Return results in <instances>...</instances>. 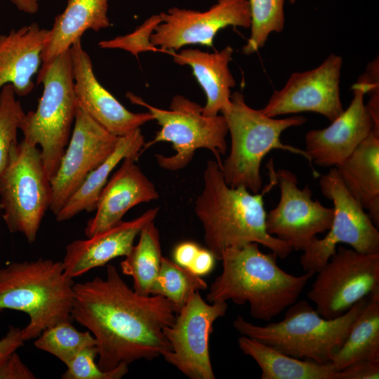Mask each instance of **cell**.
Returning a JSON list of instances; mask_svg holds the SVG:
<instances>
[{
  "label": "cell",
  "mask_w": 379,
  "mask_h": 379,
  "mask_svg": "<svg viewBox=\"0 0 379 379\" xmlns=\"http://www.w3.org/2000/svg\"><path fill=\"white\" fill-rule=\"evenodd\" d=\"M159 14L162 21L151 42L171 54L187 45L213 47L216 34L226 27H251L248 0H218L206 11L173 7Z\"/></svg>",
  "instance_id": "14"
},
{
  "label": "cell",
  "mask_w": 379,
  "mask_h": 379,
  "mask_svg": "<svg viewBox=\"0 0 379 379\" xmlns=\"http://www.w3.org/2000/svg\"><path fill=\"white\" fill-rule=\"evenodd\" d=\"M344 185L374 225L379 226V133L371 131L353 152L335 167Z\"/></svg>",
  "instance_id": "24"
},
{
  "label": "cell",
  "mask_w": 379,
  "mask_h": 379,
  "mask_svg": "<svg viewBox=\"0 0 379 379\" xmlns=\"http://www.w3.org/2000/svg\"><path fill=\"white\" fill-rule=\"evenodd\" d=\"M206 288L207 284L199 276L169 258L162 257L152 295H161L169 300L178 314L193 291Z\"/></svg>",
  "instance_id": "29"
},
{
  "label": "cell",
  "mask_w": 379,
  "mask_h": 379,
  "mask_svg": "<svg viewBox=\"0 0 379 379\" xmlns=\"http://www.w3.org/2000/svg\"><path fill=\"white\" fill-rule=\"evenodd\" d=\"M238 345L256 361L262 379H333L337 371L331 361L319 364L298 359L245 335L238 339Z\"/></svg>",
  "instance_id": "26"
},
{
  "label": "cell",
  "mask_w": 379,
  "mask_h": 379,
  "mask_svg": "<svg viewBox=\"0 0 379 379\" xmlns=\"http://www.w3.org/2000/svg\"><path fill=\"white\" fill-rule=\"evenodd\" d=\"M230 107L222 112L225 117L231 136L229 155L222 161L220 170L227 185L243 186L252 193L262 187L260 165L264 157L273 149H282L299 154L309 161L305 150L286 145L281 135L286 129L305 124L302 116L274 119L260 109L249 107L242 93L231 95Z\"/></svg>",
  "instance_id": "6"
},
{
  "label": "cell",
  "mask_w": 379,
  "mask_h": 379,
  "mask_svg": "<svg viewBox=\"0 0 379 379\" xmlns=\"http://www.w3.org/2000/svg\"><path fill=\"white\" fill-rule=\"evenodd\" d=\"M360 360L379 361V293L369 296L331 363L338 371Z\"/></svg>",
  "instance_id": "27"
},
{
  "label": "cell",
  "mask_w": 379,
  "mask_h": 379,
  "mask_svg": "<svg viewBox=\"0 0 379 379\" xmlns=\"http://www.w3.org/2000/svg\"><path fill=\"white\" fill-rule=\"evenodd\" d=\"M277 260L274 253H262L255 242L226 248L220 257L222 272L211 284L207 300L248 302L252 317L270 321L298 300L314 274H288Z\"/></svg>",
  "instance_id": "3"
},
{
  "label": "cell",
  "mask_w": 379,
  "mask_h": 379,
  "mask_svg": "<svg viewBox=\"0 0 379 379\" xmlns=\"http://www.w3.org/2000/svg\"><path fill=\"white\" fill-rule=\"evenodd\" d=\"M48 35V29L36 23L0 35V90L11 84L18 96L31 93Z\"/></svg>",
  "instance_id": "21"
},
{
  "label": "cell",
  "mask_w": 379,
  "mask_h": 379,
  "mask_svg": "<svg viewBox=\"0 0 379 379\" xmlns=\"http://www.w3.org/2000/svg\"><path fill=\"white\" fill-rule=\"evenodd\" d=\"M366 297L343 315L327 319L307 300L289 306L284 319L264 326L253 324L238 316L234 328L289 356L315 361L331 362L345 342L356 318L366 305Z\"/></svg>",
  "instance_id": "5"
},
{
  "label": "cell",
  "mask_w": 379,
  "mask_h": 379,
  "mask_svg": "<svg viewBox=\"0 0 379 379\" xmlns=\"http://www.w3.org/2000/svg\"><path fill=\"white\" fill-rule=\"evenodd\" d=\"M51 201V184L40 148L22 139L0 177V211L9 231L34 242Z\"/></svg>",
  "instance_id": "9"
},
{
  "label": "cell",
  "mask_w": 379,
  "mask_h": 379,
  "mask_svg": "<svg viewBox=\"0 0 379 379\" xmlns=\"http://www.w3.org/2000/svg\"><path fill=\"white\" fill-rule=\"evenodd\" d=\"M280 199L266 215L268 234L288 244L293 250L303 251L319 233L328 231L333 218V208L326 207L312 199L307 185L300 189L291 171L273 170Z\"/></svg>",
  "instance_id": "13"
},
{
  "label": "cell",
  "mask_w": 379,
  "mask_h": 379,
  "mask_svg": "<svg viewBox=\"0 0 379 379\" xmlns=\"http://www.w3.org/2000/svg\"><path fill=\"white\" fill-rule=\"evenodd\" d=\"M0 177L7 167L11 152L18 145L20 129L25 112L11 84L0 90Z\"/></svg>",
  "instance_id": "32"
},
{
  "label": "cell",
  "mask_w": 379,
  "mask_h": 379,
  "mask_svg": "<svg viewBox=\"0 0 379 379\" xmlns=\"http://www.w3.org/2000/svg\"><path fill=\"white\" fill-rule=\"evenodd\" d=\"M77 106L111 134L121 137L154 121L149 112L127 109L103 87L94 74L91 58L81 39L69 48Z\"/></svg>",
  "instance_id": "17"
},
{
  "label": "cell",
  "mask_w": 379,
  "mask_h": 379,
  "mask_svg": "<svg viewBox=\"0 0 379 379\" xmlns=\"http://www.w3.org/2000/svg\"><path fill=\"white\" fill-rule=\"evenodd\" d=\"M349 107L331 125L312 130L305 135V152L310 164L336 167L343 162L369 135L373 121L364 104L365 91L359 79L352 87Z\"/></svg>",
  "instance_id": "18"
},
{
  "label": "cell",
  "mask_w": 379,
  "mask_h": 379,
  "mask_svg": "<svg viewBox=\"0 0 379 379\" xmlns=\"http://www.w3.org/2000/svg\"><path fill=\"white\" fill-rule=\"evenodd\" d=\"M215 259L208 249L200 248L188 269L199 277L207 274L213 270Z\"/></svg>",
  "instance_id": "39"
},
{
  "label": "cell",
  "mask_w": 379,
  "mask_h": 379,
  "mask_svg": "<svg viewBox=\"0 0 379 379\" xmlns=\"http://www.w3.org/2000/svg\"><path fill=\"white\" fill-rule=\"evenodd\" d=\"M74 285L62 261L39 258L11 262L0 269V310L27 314L22 338L36 339L46 328L72 319Z\"/></svg>",
  "instance_id": "4"
},
{
  "label": "cell",
  "mask_w": 379,
  "mask_h": 379,
  "mask_svg": "<svg viewBox=\"0 0 379 379\" xmlns=\"http://www.w3.org/2000/svg\"><path fill=\"white\" fill-rule=\"evenodd\" d=\"M20 11L28 14H34L39 8L38 0H8Z\"/></svg>",
  "instance_id": "40"
},
{
  "label": "cell",
  "mask_w": 379,
  "mask_h": 379,
  "mask_svg": "<svg viewBox=\"0 0 379 379\" xmlns=\"http://www.w3.org/2000/svg\"><path fill=\"white\" fill-rule=\"evenodd\" d=\"M379 378V361L360 360L336 371L333 379H374Z\"/></svg>",
  "instance_id": "35"
},
{
  "label": "cell",
  "mask_w": 379,
  "mask_h": 379,
  "mask_svg": "<svg viewBox=\"0 0 379 379\" xmlns=\"http://www.w3.org/2000/svg\"><path fill=\"white\" fill-rule=\"evenodd\" d=\"M108 0H67L65 11L55 18L41 53L38 74L88 29L98 32L109 26Z\"/></svg>",
  "instance_id": "23"
},
{
  "label": "cell",
  "mask_w": 379,
  "mask_h": 379,
  "mask_svg": "<svg viewBox=\"0 0 379 379\" xmlns=\"http://www.w3.org/2000/svg\"><path fill=\"white\" fill-rule=\"evenodd\" d=\"M270 183L262 193H252L243 186L227 185L216 161L208 160L204 171V187L194 204V213L202 224L204 241L215 258L220 260L227 248L255 242L281 259L292 247L266 230L263 197L276 184L272 166L267 167Z\"/></svg>",
  "instance_id": "2"
},
{
  "label": "cell",
  "mask_w": 379,
  "mask_h": 379,
  "mask_svg": "<svg viewBox=\"0 0 379 379\" xmlns=\"http://www.w3.org/2000/svg\"><path fill=\"white\" fill-rule=\"evenodd\" d=\"M322 194L333 203V218L327 234L314 237L302 251L300 265L305 272L317 273L343 243L364 253L379 252V232L368 214L348 192L335 167L321 175Z\"/></svg>",
  "instance_id": "10"
},
{
  "label": "cell",
  "mask_w": 379,
  "mask_h": 379,
  "mask_svg": "<svg viewBox=\"0 0 379 379\" xmlns=\"http://www.w3.org/2000/svg\"><path fill=\"white\" fill-rule=\"evenodd\" d=\"M98 357L96 345L89 346L79 352L67 365L62 379H119L125 375L128 368L121 364L107 371H102L95 362Z\"/></svg>",
  "instance_id": "33"
},
{
  "label": "cell",
  "mask_w": 379,
  "mask_h": 379,
  "mask_svg": "<svg viewBox=\"0 0 379 379\" xmlns=\"http://www.w3.org/2000/svg\"><path fill=\"white\" fill-rule=\"evenodd\" d=\"M128 97L133 103L146 107L161 127L154 138L145 143L141 154L157 142H168L175 154L155 155L158 165L163 169L177 171L185 168L195 152L201 148L211 152L221 167V155L227 152L226 136L229 133L222 114L205 116L202 106L180 95L172 98L169 109L154 107L131 93Z\"/></svg>",
  "instance_id": "8"
},
{
  "label": "cell",
  "mask_w": 379,
  "mask_h": 379,
  "mask_svg": "<svg viewBox=\"0 0 379 379\" xmlns=\"http://www.w3.org/2000/svg\"><path fill=\"white\" fill-rule=\"evenodd\" d=\"M317 273L307 298L322 317H338L360 300L379 293V252L340 246Z\"/></svg>",
  "instance_id": "11"
},
{
  "label": "cell",
  "mask_w": 379,
  "mask_h": 379,
  "mask_svg": "<svg viewBox=\"0 0 379 379\" xmlns=\"http://www.w3.org/2000/svg\"><path fill=\"white\" fill-rule=\"evenodd\" d=\"M159 210V207L150 208L135 219L121 220L86 239L67 244L62 261L65 274L74 279L114 258L126 256L136 237L145 225L154 221Z\"/></svg>",
  "instance_id": "19"
},
{
  "label": "cell",
  "mask_w": 379,
  "mask_h": 379,
  "mask_svg": "<svg viewBox=\"0 0 379 379\" xmlns=\"http://www.w3.org/2000/svg\"><path fill=\"white\" fill-rule=\"evenodd\" d=\"M34 344L67 365L83 349L96 345V340L89 331H79L67 320L44 330Z\"/></svg>",
  "instance_id": "30"
},
{
  "label": "cell",
  "mask_w": 379,
  "mask_h": 379,
  "mask_svg": "<svg viewBox=\"0 0 379 379\" xmlns=\"http://www.w3.org/2000/svg\"><path fill=\"white\" fill-rule=\"evenodd\" d=\"M342 65V58L332 53L317 67L293 73L260 111L270 117L312 112L333 121L344 110L339 90Z\"/></svg>",
  "instance_id": "16"
},
{
  "label": "cell",
  "mask_w": 379,
  "mask_h": 379,
  "mask_svg": "<svg viewBox=\"0 0 379 379\" xmlns=\"http://www.w3.org/2000/svg\"><path fill=\"white\" fill-rule=\"evenodd\" d=\"M140 128L119 137L114 151L86 177L84 182L55 215L58 222L67 221L82 211H95L100 194L115 167L125 158H138L145 145Z\"/></svg>",
  "instance_id": "25"
},
{
  "label": "cell",
  "mask_w": 379,
  "mask_h": 379,
  "mask_svg": "<svg viewBox=\"0 0 379 379\" xmlns=\"http://www.w3.org/2000/svg\"><path fill=\"white\" fill-rule=\"evenodd\" d=\"M74 291L72 318L95 338L102 371L171 352L163 331L173 324L176 312L167 298L137 293L110 264L105 279L74 284Z\"/></svg>",
  "instance_id": "1"
},
{
  "label": "cell",
  "mask_w": 379,
  "mask_h": 379,
  "mask_svg": "<svg viewBox=\"0 0 379 379\" xmlns=\"http://www.w3.org/2000/svg\"><path fill=\"white\" fill-rule=\"evenodd\" d=\"M251 13V36L242 48L250 55L262 48L269 35L281 32L284 26V0H248Z\"/></svg>",
  "instance_id": "31"
},
{
  "label": "cell",
  "mask_w": 379,
  "mask_h": 379,
  "mask_svg": "<svg viewBox=\"0 0 379 379\" xmlns=\"http://www.w3.org/2000/svg\"><path fill=\"white\" fill-rule=\"evenodd\" d=\"M74 124L58 168L51 180L50 211L55 215L115 149L119 138L111 134L77 106Z\"/></svg>",
  "instance_id": "15"
},
{
  "label": "cell",
  "mask_w": 379,
  "mask_h": 379,
  "mask_svg": "<svg viewBox=\"0 0 379 379\" xmlns=\"http://www.w3.org/2000/svg\"><path fill=\"white\" fill-rule=\"evenodd\" d=\"M225 301L208 304L193 291L173 324L164 329L172 350L162 357L191 379H214L208 349L213 324L227 312Z\"/></svg>",
  "instance_id": "12"
},
{
  "label": "cell",
  "mask_w": 379,
  "mask_h": 379,
  "mask_svg": "<svg viewBox=\"0 0 379 379\" xmlns=\"http://www.w3.org/2000/svg\"><path fill=\"white\" fill-rule=\"evenodd\" d=\"M297 1L298 0H288L289 3L292 4H295Z\"/></svg>",
  "instance_id": "41"
},
{
  "label": "cell",
  "mask_w": 379,
  "mask_h": 379,
  "mask_svg": "<svg viewBox=\"0 0 379 379\" xmlns=\"http://www.w3.org/2000/svg\"><path fill=\"white\" fill-rule=\"evenodd\" d=\"M37 83L44 91L35 111L25 114L20 130L27 142L40 146L43 164L51 180L68 144L77 102L69 49L57 56Z\"/></svg>",
  "instance_id": "7"
},
{
  "label": "cell",
  "mask_w": 379,
  "mask_h": 379,
  "mask_svg": "<svg viewBox=\"0 0 379 379\" xmlns=\"http://www.w3.org/2000/svg\"><path fill=\"white\" fill-rule=\"evenodd\" d=\"M232 53L233 49L230 46L215 53L197 48L171 53L175 63L192 67L194 77L206 95V102L203 107L205 116H217L231 105V88L236 84L229 68Z\"/></svg>",
  "instance_id": "22"
},
{
  "label": "cell",
  "mask_w": 379,
  "mask_h": 379,
  "mask_svg": "<svg viewBox=\"0 0 379 379\" xmlns=\"http://www.w3.org/2000/svg\"><path fill=\"white\" fill-rule=\"evenodd\" d=\"M138 158L128 157L122 160L103 187L95 208L84 230L87 237L107 230L122 220L133 207L159 198L154 184L136 164Z\"/></svg>",
  "instance_id": "20"
},
{
  "label": "cell",
  "mask_w": 379,
  "mask_h": 379,
  "mask_svg": "<svg viewBox=\"0 0 379 379\" xmlns=\"http://www.w3.org/2000/svg\"><path fill=\"white\" fill-rule=\"evenodd\" d=\"M24 342L22 329L11 326L6 334L0 339V365L12 353L22 347Z\"/></svg>",
  "instance_id": "37"
},
{
  "label": "cell",
  "mask_w": 379,
  "mask_h": 379,
  "mask_svg": "<svg viewBox=\"0 0 379 379\" xmlns=\"http://www.w3.org/2000/svg\"><path fill=\"white\" fill-rule=\"evenodd\" d=\"M161 21L160 14L153 15L133 32L109 40L101 41L98 45L102 48L123 49L136 57L139 53L145 51L163 52L151 42V36Z\"/></svg>",
  "instance_id": "34"
},
{
  "label": "cell",
  "mask_w": 379,
  "mask_h": 379,
  "mask_svg": "<svg viewBox=\"0 0 379 379\" xmlns=\"http://www.w3.org/2000/svg\"><path fill=\"white\" fill-rule=\"evenodd\" d=\"M159 232L154 221L145 225L125 259L121 262L122 272L133 279V290L142 295H152L162 259Z\"/></svg>",
  "instance_id": "28"
},
{
  "label": "cell",
  "mask_w": 379,
  "mask_h": 379,
  "mask_svg": "<svg viewBox=\"0 0 379 379\" xmlns=\"http://www.w3.org/2000/svg\"><path fill=\"white\" fill-rule=\"evenodd\" d=\"M200 248L192 241H185L176 246L173 251V258L178 265L189 268Z\"/></svg>",
  "instance_id": "38"
},
{
  "label": "cell",
  "mask_w": 379,
  "mask_h": 379,
  "mask_svg": "<svg viewBox=\"0 0 379 379\" xmlns=\"http://www.w3.org/2000/svg\"><path fill=\"white\" fill-rule=\"evenodd\" d=\"M35 375L22 362L16 352L0 365V379H34Z\"/></svg>",
  "instance_id": "36"
}]
</instances>
